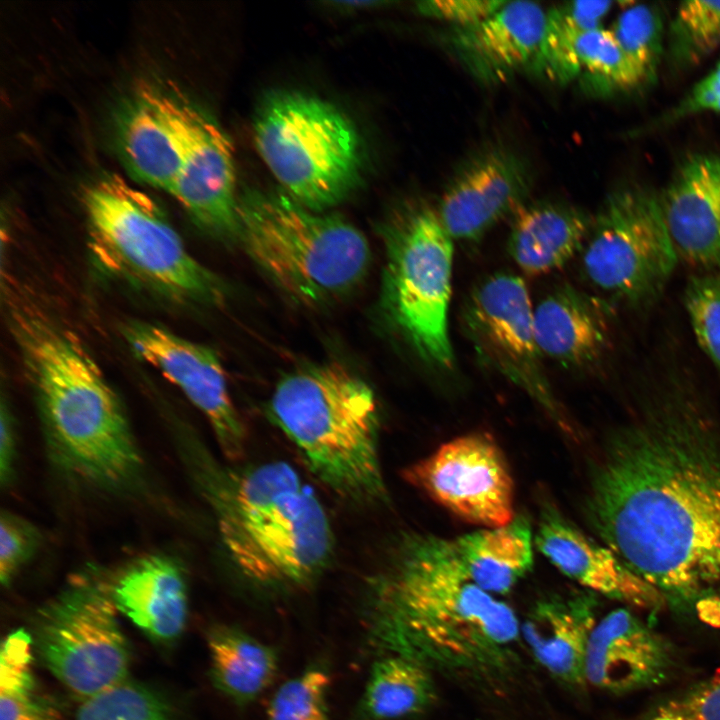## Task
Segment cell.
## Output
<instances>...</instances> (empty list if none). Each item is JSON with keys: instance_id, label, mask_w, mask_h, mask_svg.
I'll use <instances>...</instances> for the list:
<instances>
[{"instance_id": "cell-1", "label": "cell", "mask_w": 720, "mask_h": 720, "mask_svg": "<svg viewBox=\"0 0 720 720\" xmlns=\"http://www.w3.org/2000/svg\"><path fill=\"white\" fill-rule=\"evenodd\" d=\"M593 465L585 517L665 606L720 623V419L668 367Z\"/></svg>"}, {"instance_id": "cell-2", "label": "cell", "mask_w": 720, "mask_h": 720, "mask_svg": "<svg viewBox=\"0 0 720 720\" xmlns=\"http://www.w3.org/2000/svg\"><path fill=\"white\" fill-rule=\"evenodd\" d=\"M367 592L368 640L380 654L480 678L510 667L521 638L517 615L465 576L448 539L406 536Z\"/></svg>"}, {"instance_id": "cell-3", "label": "cell", "mask_w": 720, "mask_h": 720, "mask_svg": "<svg viewBox=\"0 0 720 720\" xmlns=\"http://www.w3.org/2000/svg\"><path fill=\"white\" fill-rule=\"evenodd\" d=\"M4 314L58 454L82 476L127 481L140 455L117 393L86 346L13 280Z\"/></svg>"}, {"instance_id": "cell-4", "label": "cell", "mask_w": 720, "mask_h": 720, "mask_svg": "<svg viewBox=\"0 0 720 720\" xmlns=\"http://www.w3.org/2000/svg\"><path fill=\"white\" fill-rule=\"evenodd\" d=\"M216 503L225 548L255 586L303 589L328 565L334 547L329 518L289 464L268 462L234 474Z\"/></svg>"}, {"instance_id": "cell-5", "label": "cell", "mask_w": 720, "mask_h": 720, "mask_svg": "<svg viewBox=\"0 0 720 720\" xmlns=\"http://www.w3.org/2000/svg\"><path fill=\"white\" fill-rule=\"evenodd\" d=\"M269 411L332 492L359 504L385 500L378 406L364 380L337 362L305 367L277 383Z\"/></svg>"}, {"instance_id": "cell-6", "label": "cell", "mask_w": 720, "mask_h": 720, "mask_svg": "<svg viewBox=\"0 0 720 720\" xmlns=\"http://www.w3.org/2000/svg\"><path fill=\"white\" fill-rule=\"evenodd\" d=\"M238 214V240L247 254L303 305L335 301L367 273V239L339 216L313 211L288 194L257 191L239 200Z\"/></svg>"}, {"instance_id": "cell-7", "label": "cell", "mask_w": 720, "mask_h": 720, "mask_svg": "<svg viewBox=\"0 0 720 720\" xmlns=\"http://www.w3.org/2000/svg\"><path fill=\"white\" fill-rule=\"evenodd\" d=\"M89 250L105 272L182 306H220L223 280L195 259L147 194L117 175L83 197Z\"/></svg>"}, {"instance_id": "cell-8", "label": "cell", "mask_w": 720, "mask_h": 720, "mask_svg": "<svg viewBox=\"0 0 720 720\" xmlns=\"http://www.w3.org/2000/svg\"><path fill=\"white\" fill-rule=\"evenodd\" d=\"M381 233L385 247L381 304L387 321L426 366L452 371V237L436 208L422 201L400 208Z\"/></svg>"}, {"instance_id": "cell-9", "label": "cell", "mask_w": 720, "mask_h": 720, "mask_svg": "<svg viewBox=\"0 0 720 720\" xmlns=\"http://www.w3.org/2000/svg\"><path fill=\"white\" fill-rule=\"evenodd\" d=\"M254 138L287 194L313 211L339 203L358 183V134L327 101L299 92L272 93L258 107Z\"/></svg>"}, {"instance_id": "cell-10", "label": "cell", "mask_w": 720, "mask_h": 720, "mask_svg": "<svg viewBox=\"0 0 720 720\" xmlns=\"http://www.w3.org/2000/svg\"><path fill=\"white\" fill-rule=\"evenodd\" d=\"M677 259L659 195L639 186L608 195L582 248L591 284L636 311L656 304Z\"/></svg>"}, {"instance_id": "cell-11", "label": "cell", "mask_w": 720, "mask_h": 720, "mask_svg": "<svg viewBox=\"0 0 720 720\" xmlns=\"http://www.w3.org/2000/svg\"><path fill=\"white\" fill-rule=\"evenodd\" d=\"M34 646L50 672L83 701L123 681L130 652L106 586L78 577L37 617Z\"/></svg>"}, {"instance_id": "cell-12", "label": "cell", "mask_w": 720, "mask_h": 720, "mask_svg": "<svg viewBox=\"0 0 720 720\" xmlns=\"http://www.w3.org/2000/svg\"><path fill=\"white\" fill-rule=\"evenodd\" d=\"M533 310L525 282L515 274L498 272L473 286L460 321L480 363L524 391L569 431L571 424L544 370Z\"/></svg>"}, {"instance_id": "cell-13", "label": "cell", "mask_w": 720, "mask_h": 720, "mask_svg": "<svg viewBox=\"0 0 720 720\" xmlns=\"http://www.w3.org/2000/svg\"><path fill=\"white\" fill-rule=\"evenodd\" d=\"M404 478L433 501L481 528L515 517L514 483L506 457L487 433L456 437L410 465Z\"/></svg>"}, {"instance_id": "cell-14", "label": "cell", "mask_w": 720, "mask_h": 720, "mask_svg": "<svg viewBox=\"0 0 720 720\" xmlns=\"http://www.w3.org/2000/svg\"><path fill=\"white\" fill-rule=\"evenodd\" d=\"M122 335L139 359L157 369L201 411L223 454L230 460L240 459L246 448V429L218 354L151 322H127Z\"/></svg>"}, {"instance_id": "cell-15", "label": "cell", "mask_w": 720, "mask_h": 720, "mask_svg": "<svg viewBox=\"0 0 720 720\" xmlns=\"http://www.w3.org/2000/svg\"><path fill=\"white\" fill-rule=\"evenodd\" d=\"M181 166L170 194L205 232L238 240L239 200L230 139L206 113L175 99Z\"/></svg>"}, {"instance_id": "cell-16", "label": "cell", "mask_w": 720, "mask_h": 720, "mask_svg": "<svg viewBox=\"0 0 720 720\" xmlns=\"http://www.w3.org/2000/svg\"><path fill=\"white\" fill-rule=\"evenodd\" d=\"M683 670L680 649L628 609L609 612L589 637L586 682L602 691L626 695L659 688Z\"/></svg>"}, {"instance_id": "cell-17", "label": "cell", "mask_w": 720, "mask_h": 720, "mask_svg": "<svg viewBox=\"0 0 720 720\" xmlns=\"http://www.w3.org/2000/svg\"><path fill=\"white\" fill-rule=\"evenodd\" d=\"M530 187L528 166L518 154L488 146L458 167L436 210L453 240L474 242L525 203Z\"/></svg>"}, {"instance_id": "cell-18", "label": "cell", "mask_w": 720, "mask_h": 720, "mask_svg": "<svg viewBox=\"0 0 720 720\" xmlns=\"http://www.w3.org/2000/svg\"><path fill=\"white\" fill-rule=\"evenodd\" d=\"M537 549L566 577L591 592L648 610L665 606L659 592L629 570L604 544L545 503L534 537Z\"/></svg>"}, {"instance_id": "cell-19", "label": "cell", "mask_w": 720, "mask_h": 720, "mask_svg": "<svg viewBox=\"0 0 720 720\" xmlns=\"http://www.w3.org/2000/svg\"><path fill=\"white\" fill-rule=\"evenodd\" d=\"M546 19L547 11L535 2L505 1L475 25L452 27L446 42L475 79L498 84L522 70L534 71Z\"/></svg>"}, {"instance_id": "cell-20", "label": "cell", "mask_w": 720, "mask_h": 720, "mask_svg": "<svg viewBox=\"0 0 720 720\" xmlns=\"http://www.w3.org/2000/svg\"><path fill=\"white\" fill-rule=\"evenodd\" d=\"M659 198L678 256L720 271V155L689 157Z\"/></svg>"}, {"instance_id": "cell-21", "label": "cell", "mask_w": 720, "mask_h": 720, "mask_svg": "<svg viewBox=\"0 0 720 720\" xmlns=\"http://www.w3.org/2000/svg\"><path fill=\"white\" fill-rule=\"evenodd\" d=\"M533 319L543 356L567 369L594 368L610 349L608 305L571 284L548 292L534 307Z\"/></svg>"}, {"instance_id": "cell-22", "label": "cell", "mask_w": 720, "mask_h": 720, "mask_svg": "<svg viewBox=\"0 0 720 720\" xmlns=\"http://www.w3.org/2000/svg\"><path fill=\"white\" fill-rule=\"evenodd\" d=\"M117 143L134 177L170 193L182 157L175 98L153 88L137 92L120 113Z\"/></svg>"}, {"instance_id": "cell-23", "label": "cell", "mask_w": 720, "mask_h": 720, "mask_svg": "<svg viewBox=\"0 0 720 720\" xmlns=\"http://www.w3.org/2000/svg\"><path fill=\"white\" fill-rule=\"evenodd\" d=\"M110 593L117 610L151 638L170 641L182 633L187 588L181 570L168 557L147 555L133 561L116 578Z\"/></svg>"}, {"instance_id": "cell-24", "label": "cell", "mask_w": 720, "mask_h": 720, "mask_svg": "<svg viewBox=\"0 0 720 720\" xmlns=\"http://www.w3.org/2000/svg\"><path fill=\"white\" fill-rule=\"evenodd\" d=\"M590 595L539 602L521 624V639L554 678L574 688L586 685L585 658L596 624Z\"/></svg>"}, {"instance_id": "cell-25", "label": "cell", "mask_w": 720, "mask_h": 720, "mask_svg": "<svg viewBox=\"0 0 720 720\" xmlns=\"http://www.w3.org/2000/svg\"><path fill=\"white\" fill-rule=\"evenodd\" d=\"M593 217L568 203H523L513 214L507 249L526 275L540 276L564 266L588 237Z\"/></svg>"}, {"instance_id": "cell-26", "label": "cell", "mask_w": 720, "mask_h": 720, "mask_svg": "<svg viewBox=\"0 0 720 720\" xmlns=\"http://www.w3.org/2000/svg\"><path fill=\"white\" fill-rule=\"evenodd\" d=\"M533 536L527 516L516 514L504 526L450 539L449 546L465 576L495 596L509 593L532 569Z\"/></svg>"}, {"instance_id": "cell-27", "label": "cell", "mask_w": 720, "mask_h": 720, "mask_svg": "<svg viewBox=\"0 0 720 720\" xmlns=\"http://www.w3.org/2000/svg\"><path fill=\"white\" fill-rule=\"evenodd\" d=\"M215 687L240 707L255 702L273 683L279 655L271 645L234 626H217L207 638Z\"/></svg>"}, {"instance_id": "cell-28", "label": "cell", "mask_w": 720, "mask_h": 720, "mask_svg": "<svg viewBox=\"0 0 720 720\" xmlns=\"http://www.w3.org/2000/svg\"><path fill=\"white\" fill-rule=\"evenodd\" d=\"M436 699L427 667L406 656L384 653L370 667L352 720H403L426 712Z\"/></svg>"}, {"instance_id": "cell-29", "label": "cell", "mask_w": 720, "mask_h": 720, "mask_svg": "<svg viewBox=\"0 0 720 720\" xmlns=\"http://www.w3.org/2000/svg\"><path fill=\"white\" fill-rule=\"evenodd\" d=\"M612 4L610 1H573L547 11L543 42L534 71L560 84L578 77L576 40L581 33L600 28Z\"/></svg>"}, {"instance_id": "cell-30", "label": "cell", "mask_w": 720, "mask_h": 720, "mask_svg": "<svg viewBox=\"0 0 720 720\" xmlns=\"http://www.w3.org/2000/svg\"><path fill=\"white\" fill-rule=\"evenodd\" d=\"M580 75L601 88H634L645 82L610 30L581 33L575 43Z\"/></svg>"}, {"instance_id": "cell-31", "label": "cell", "mask_w": 720, "mask_h": 720, "mask_svg": "<svg viewBox=\"0 0 720 720\" xmlns=\"http://www.w3.org/2000/svg\"><path fill=\"white\" fill-rule=\"evenodd\" d=\"M330 686L328 665L313 661L274 691L267 706V720H331Z\"/></svg>"}, {"instance_id": "cell-32", "label": "cell", "mask_w": 720, "mask_h": 720, "mask_svg": "<svg viewBox=\"0 0 720 720\" xmlns=\"http://www.w3.org/2000/svg\"><path fill=\"white\" fill-rule=\"evenodd\" d=\"M76 720H174V716L156 691L123 681L84 700Z\"/></svg>"}, {"instance_id": "cell-33", "label": "cell", "mask_w": 720, "mask_h": 720, "mask_svg": "<svg viewBox=\"0 0 720 720\" xmlns=\"http://www.w3.org/2000/svg\"><path fill=\"white\" fill-rule=\"evenodd\" d=\"M720 46V1L679 5L670 28V50L678 63L698 61Z\"/></svg>"}, {"instance_id": "cell-34", "label": "cell", "mask_w": 720, "mask_h": 720, "mask_svg": "<svg viewBox=\"0 0 720 720\" xmlns=\"http://www.w3.org/2000/svg\"><path fill=\"white\" fill-rule=\"evenodd\" d=\"M611 32L643 76L653 80L663 47V21L656 7L639 4L618 16Z\"/></svg>"}, {"instance_id": "cell-35", "label": "cell", "mask_w": 720, "mask_h": 720, "mask_svg": "<svg viewBox=\"0 0 720 720\" xmlns=\"http://www.w3.org/2000/svg\"><path fill=\"white\" fill-rule=\"evenodd\" d=\"M683 300L697 344L720 376V271L690 276Z\"/></svg>"}, {"instance_id": "cell-36", "label": "cell", "mask_w": 720, "mask_h": 720, "mask_svg": "<svg viewBox=\"0 0 720 720\" xmlns=\"http://www.w3.org/2000/svg\"><path fill=\"white\" fill-rule=\"evenodd\" d=\"M636 720H720V673L657 698Z\"/></svg>"}, {"instance_id": "cell-37", "label": "cell", "mask_w": 720, "mask_h": 720, "mask_svg": "<svg viewBox=\"0 0 720 720\" xmlns=\"http://www.w3.org/2000/svg\"><path fill=\"white\" fill-rule=\"evenodd\" d=\"M37 533L24 520L3 512L0 519V580L3 585L11 582L19 568L31 556Z\"/></svg>"}, {"instance_id": "cell-38", "label": "cell", "mask_w": 720, "mask_h": 720, "mask_svg": "<svg viewBox=\"0 0 720 720\" xmlns=\"http://www.w3.org/2000/svg\"><path fill=\"white\" fill-rule=\"evenodd\" d=\"M34 641L23 629L10 633L0 654V692L35 686L32 671Z\"/></svg>"}, {"instance_id": "cell-39", "label": "cell", "mask_w": 720, "mask_h": 720, "mask_svg": "<svg viewBox=\"0 0 720 720\" xmlns=\"http://www.w3.org/2000/svg\"><path fill=\"white\" fill-rule=\"evenodd\" d=\"M505 1L496 0H432L417 3V10L424 16L448 22L452 27L475 25L494 12Z\"/></svg>"}, {"instance_id": "cell-40", "label": "cell", "mask_w": 720, "mask_h": 720, "mask_svg": "<svg viewBox=\"0 0 720 720\" xmlns=\"http://www.w3.org/2000/svg\"><path fill=\"white\" fill-rule=\"evenodd\" d=\"M0 720H62L58 707L36 686L0 692Z\"/></svg>"}, {"instance_id": "cell-41", "label": "cell", "mask_w": 720, "mask_h": 720, "mask_svg": "<svg viewBox=\"0 0 720 720\" xmlns=\"http://www.w3.org/2000/svg\"><path fill=\"white\" fill-rule=\"evenodd\" d=\"M701 112L720 113V61L659 121L672 122Z\"/></svg>"}, {"instance_id": "cell-42", "label": "cell", "mask_w": 720, "mask_h": 720, "mask_svg": "<svg viewBox=\"0 0 720 720\" xmlns=\"http://www.w3.org/2000/svg\"><path fill=\"white\" fill-rule=\"evenodd\" d=\"M0 472L1 480L4 482L10 476L13 452L14 438L11 417L5 401L1 404V432H0Z\"/></svg>"}]
</instances>
